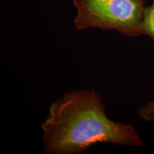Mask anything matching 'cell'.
<instances>
[{
  "mask_svg": "<svg viewBox=\"0 0 154 154\" xmlns=\"http://www.w3.org/2000/svg\"><path fill=\"white\" fill-rule=\"evenodd\" d=\"M42 130L47 154H79L99 143L143 146L132 125L109 118L101 94L90 88L66 92L54 101Z\"/></svg>",
  "mask_w": 154,
  "mask_h": 154,
  "instance_id": "cell-1",
  "label": "cell"
},
{
  "mask_svg": "<svg viewBox=\"0 0 154 154\" xmlns=\"http://www.w3.org/2000/svg\"><path fill=\"white\" fill-rule=\"evenodd\" d=\"M76 29L114 30L128 37L143 35L146 0H73Z\"/></svg>",
  "mask_w": 154,
  "mask_h": 154,
  "instance_id": "cell-2",
  "label": "cell"
},
{
  "mask_svg": "<svg viewBox=\"0 0 154 154\" xmlns=\"http://www.w3.org/2000/svg\"><path fill=\"white\" fill-rule=\"evenodd\" d=\"M142 29L143 35L149 36L154 42V0L151 5L146 7Z\"/></svg>",
  "mask_w": 154,
  "mask_h": 154,
  "instance_id": "cell-3",
  "label": "cell"
},
{
  "mask_svg": "<svg viewBox=\"0 0 154 154\" xmlns=\"http://www.w3.org/2000/svg\"><path fill=\"white\" fill-rule=\"evenodd\" d=\"M139 119L144 121H154V101L146 103L137 111Z\"/></svg>",
  "mask_w": 154,
  "mask_h": 154,
  "instance_id": "cell-4",
  "label": "cell"
}]
</instances>
